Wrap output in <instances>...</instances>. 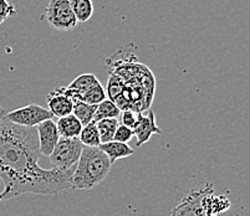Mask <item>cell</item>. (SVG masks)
Returning <instances> with one entry per match:
<instances>
[{
    "label": "cell",
    "instance_id": "15",
    "mask_svg": "<svg viewBox=\"0 0 250 216\" xmlns=\"http://www.w3.org/2000/svg\"><path fill=\"white\" fill-rule=\"evenodd\" d=\"M79 140H80L83 147L99 148L101 145L96 122H91V123L83 127V131H81L80 136H79Z\"/></svg>",
    "mask_w": 250,
    "mask_h": 216
},
{
    "label": "cell",
    "instance_id": "2",
    "mask_svg": "<svg viewBox=\"0 0 250 216\" xmlns=\"http://www.w3.org/2000/svg\"><path fill=\"white\" fill-rule=\"evenodd\" d=\"M112 164L100 148L83 147L72 173V189L90 190L107 178Z\"/></svg>",
    "mask_w": 250,
    "mask_h": 216
},
{
    "label": "cell",
    "instance_id": "6",
    "mask_svg": "<svg viewBox=\"0 0 250 216\" xmlns=\"http://www.w3.org/2000/svg\"><path fill=\"white\" fill-rule=\"evenodd\" d=\"M6 119L17 126L28 127V128H35L39 124L47 119H52L54 116L47 108L39 106V104L30 103L18 110L6 112Z\"/></svg>",
    "mask_w": 250,
    "mask_h": 216
},
{
    "label": "cell",
    "instance_id": "23",
    "mask_svg": "<svg viewBox=\"0 0 250 216\" xmlns=\"http://www.w3.org/2000/svg\"><path fill=\"white\" fill-rule=\"evenodd\" d=\"M0 201H3V196H1V194H0Z\"/></svg>",
    "mask_w": 250,
    "mask_h": 216
},
{
    "label": "cell",
    "instance_id": "5",
    "mask_svg": "<svg viewBox=\"0 0 250 216\" xmlns=\"http://www.w3.org/2000/svg\"><path fill=\"white\" fill-rule=\"evenodd\" d=\"M213 192L212 184H207L198 190H189L178 205L170 211L169 216H206L204 199Z\"/></svg>",
    "mask_w": 250,
    "mask_h": 216
},
{
    "label": "cell",
    "instance_id": "9",
    "mask_svg": "<svg viewBox=\"0 0 250 216\" xmlns=\"http://www.w3.org/2000/svg\"><path fill=\"white\" fill-rule=\"evenodd\" d=\"M133 133L137 138L138 147L148 142L153 134L162 133V129L156 123V117H154L153 111L147 110V115H143L142 112H137V123L133 128Z\"/></svg>",
    "mask_w": 250,
    "mask_h": 216
},
{
    "label": "cell",
    "instance_id": "21",
    "mask_svg": "<svg viewBox=\"0 0 250 216\" xmlns=\"http://www.w3.org/2000/svg\"><path fill=\"white\" fill-rule=\"evenodd\" d=\"M17 14V9L8 0H0V24H3L8 18L14 17Z\"/></svg>",
    "mask_w": 250,
    "mask_h": 216
},
{
    "label": "cell",
    "instance_id": "16",
    "mask_svg": "<svg viewBox=\"0 0 250 216\" xmlns=\"http://www.w3.org/2000/svg\"><path fill=\"white\" fill-rule=\"evenodd\" d=\"M118 124L120 123H118L117 118H107V119H101L99 122H96L101 144L102 143L112 142L113 138H115V133Z\"/></svg>",
    "mask_w": 250,
    "mask_h": 216
},
{
    "label": "cell",
    "instance_id": "11",
    "mask_svg": "<svg viewBox=\"0 0 250 216\" xmlns=\"http://www.w3.org/2000/svg\"><path fill=\"white\" fill-rule=\"evenodd\" d=\"M99 148L106 154L111 164H113L118 159L128 158V157L133 156V153H135V151L127 143H120L116 142V140L108 143H102Z\"/></svg>",
    "mask_w": 250,
    "mask_h": 216
},
{
    "label": "cell",
    "instance_id": "4",
    "mask_svg": "<svg viewBox=\"0 0 250 216\" xmlns=\"http://www.w3.org/2000/svg\"><path fill=\"white\" fill-rule=\"evenodd\" d=\"M45 15L50 26L59 31H70L79 24L69 0H50Z\"/></svg>",
    "mask_w": 250,
    "mask_h": 216
},
{
    "label": "cell",
    "instance_id": "1",
    "mask_svg": "<svg viewBox=\"0 0 250 216\" xmlns=\"http://www.w3.org/2000/svg\"><path fill=\"white\" fill-rule=\"evenodd\" d=\"M0 106V179L5 188L3 200L22 194L55 195L72 189L75 167L69 170L39 165V138L35 128L17 126L6 119Z\"/></svg>",
    "mask_w": 250,
    "mask_h": 216
},
{
    "label": "cell",
    "instance_id": "12",
    "mask_svg": "<svg viewBox=\"0 0 250 216\" xmlns=\"http://www.w3.org/2000/svg\"><path fill=\"white\" fill-rule=\"evenodd\" d=\"M55 123L60 137L63 138H79L83 127L80 120L77 119L74 115L58 118Z\"/></svg>",
    "mask_w": 250,
    "mask_h": 216
},
{
    "label": "cell",
    "instance_id": "8",
    "mask_svg": "<svg viewBox=\"0 0 250 216\" xmlns=\"http://www.w3.org/2000/svg\"><path fill=\"white\" fill-rule=\"evenodd\" d=\"M39 138V149L40 154L45 157L51 156L52 151L55 149L60 134H59L56 123L52 119H47L36 127Z\"/></svg>",
    "mask_w": 250,
    "mask_h": 216
},
{
    "label": "cell",
    "instance_id": "17",
    "mask_svg": "<svg viewBox=\"0 0 250 216\" xmlns=\"http://www.w3.org/2000/svg\"><path fill=\"white\" fill-rule=\"evenodd\" d=\"M96 107L95 104H88L85 102L77 101L74 103V110H72V115L80 120L83 126L94 122V116L96 112Z\"/></svg>",
    "mask_w": 250,
    "mask_h": 216
},
{
    "label": "cell",
    "instance_id": "7",
    "mask_svg": "<svg viewBox=\"0 0 250 216\" xmlns=\"http://www.w3.org/2000/svg\"><path fill=\"white\" fill-rule=\"evenodd\" d=\"M46 103L49 107L47 110L52 113L54 117L61 118L72 115L74 101L70 98L65 87H58L50 91L46 96Z\"/></svg>",
    "mask_w": 250,
    "mask_h": 216
},
{
    "label": "cell",
    "instance_id": "10",
    "mask_svg": "<svg viewBox=\"0 0 250 216\" xmlns=\"http://www.w3.org/2000/svg\"><path fill=\"white\" fill-rule=\"evenodd\" d=\"M99 82V79L95 76L94 74H83L80 76H77L76 79L70 83L69 86H66V92L70 96V98L75 102L80 101V98L83 97V95L85 92H87L92 86H95Z\"/></svg>",
    "mask_w": 250,
    "mask_h": 216
},
{
    "label": "cell",
    "instance_id": "19",
    "mask_svg": "<svg viewBox=\"0 0 250 216\" xmlns=\"http://www.w3.org/2000/svg\"><path fill=\"white\" fill-rule=\"evenodd\" d=\"M104 99H106V91H104V88L102 87V85L99 81V82L95 86H92L87 92L83 93V97L80 98V101L85 102V103L97 106V104L101 103Z\"/></svg>",
    "mask_w": 250,
    "mask_h": 216
},
{
    "label": "cell",
    "instance_id": "20",
    "mask_svg": "<svg viewBox=\"0 0 250 216\" xmlns=\"http://www.w3.org/2000/svg\"><path fill=\"white\" fill-rule=\"evenodd\" d=\"M135 133H133V129L128 128V127L124 126V124H118L117 129H116L115 138L113 140L120 143H128L129 140L132 139Z\"/></svg>",
    "mask_w": 250,
    "mask_h": 216
},
{
    "label": "cell",
    "instance_id": "18",
    "mask_svg": "<svg viewBox=\"0 0 250 216\" xmlns=\"http://www.w3.org/2000/svg\"><path fill=\"white\" fill-rule=\"evenodd\" d=\"M121 115V110L116 106L115 102L111 99H104L101 103L97 104L96 112L94 116V122H99L101 119H107V118H118Z\"/></svg>",
    "mask_w": 250,
    "mask_h": 216
},
{
    "label": "cell",
    "instance_id": "22",
    "mask_svg": "<svg viewBox=\"0 0 250 216\" xmlns=\"http://www.w3.org/2000/svg\"><path fill=\"white\" fill-rule=\"evenodd\" d=\"M120 116H121V122L124 126L131 129L135 128L136 123H137V112H135L133 110H125Z\"/></svg>",
    "mask_w": 250,
    "mask_h": 216
},
{
    "label": "cell",
    "instance_id": "25",
    "mask_svg": "<svg viewBox=\"0 0 250 216\" xmlns=\"http://www.w3.org/2000/svg\"><path fill=\"white\" fill-rule=\"evenodd\" d=\"M0 181H1V179H0Z\"/></svg>",
    "mask_w": 250,
    "mask_h": 216
},
{
    "label": "cell",
    "instance_id": "3",
    "mask_svg": "<svg viewBox=\"0 0 250 216\" xmlns=\"http://www.w3.org/2000/svg\"><path fill=\"white\" fill-rule=\"evenodd\" d=\"M83 145L79 138H63L60 137L55 149L52 151L50 158L52 168L69 170L77 164L81 157Z\"/></svg>",
    "mask_w": 250,
    "mask_h": 216
},
{
    "label": "cell",
    "instance_id": "13",
    "mask_svg": "<svg viewBox=\"0 0 250 216\" xmlns=\"http://www.w3.org/2000/svg\"><path fill=\"white\" fill-rule=\"evenodd\" d=\"M230 209V201L224 195H214L210 193L204 199V210L206 215H217L218 214L226 213Z\"/></svg>",
    "mask_w": 250,
    "mask_h": 216
},
{
    "label": "cell",
    "instance_id": "24",
    "mask_svg": "<svg viewBox=\"0 0 250 216\" xmlns=\"http://www.w3.org/2000/svg\"><path fill=\"white\" fill-rule=\"evenodd\" d=\"M206 216H217V215H206Z\"/></svg>",
    "mask_w": 250,
    "mask_h": 216
},
{
    "label": "cell",
    "instance_id": "14",
    "mask_svg": "<svg viewBox=\"0 0 250 216\" xmlns=\"http://www.w3.org/2000/svg\"><path fill=\"white\" fill-rule=\"evenodd\" d=\"M69 4L76 17L77 22H86L94 14L92 0H69Z\"/></svg>",
    "mask_w": 250,
    "mask_h": 216
}]
</instances>
